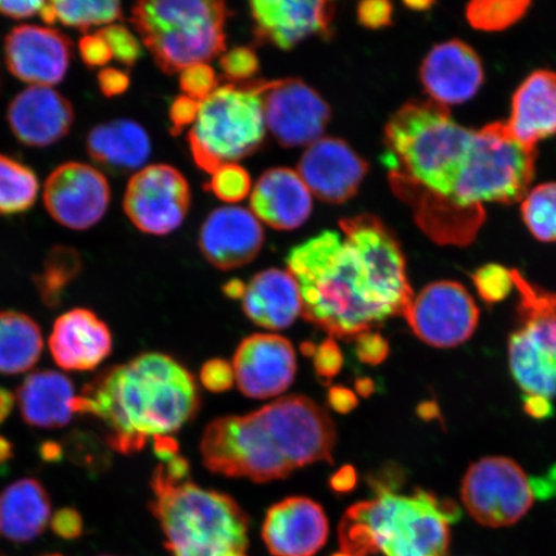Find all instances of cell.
I'll use <instances>...</instances> for the list:
<instances>
[{"label": "cell", "mask_w": 556, "mask_h": 556, "mask_svg": "<svg viewBox=\"0 0 556 556\" xmlns=\"http://www.w3.org/2000/svg\"><path fill=\"white\" fill-rule=\"evenodd\" d=\"M289 273L301 289L302 316L331 338L356 339L405 316L414 294L400 243L378 218L358 215L296 247Z\"/></svg>", "instance_id": "cell-1"}, {"label": "cell", "mask_w": 556, "mask_h": 556, "mask_svg": "<svg viewBox=\"0 0 556 556\" xmlns=\"http://www.w3.org/2000/svg\"><path fill=\"white\" fill-rule=\"evenodd\" d=\"M336 444V424L326 409L304 395H288L258 412L208 424L200 452L217 475L266 483L311 464L332 463Z\"/></svg>", "instance_id": "cell-2"}, {"label": "cell", "mask_w": 556, "mask_h": 556, "mask_svg": "<svg viewBox=\"0 0 556 556\" xmlns=\"http://www.w3.org/2000/svg\"><path fill=\"white\" fill-rule=\"evenodd\" d=\"M199 405L193 375L170 356L150 352L100 374L76 399L75 413L100 419L109 446L128 455L177 433Z\"/></svg>", "instance_id": "cell-3"}, {"label": "cell", "mask_w": 556, "mask_h": 556, "mask_svg": "<svg viewBox=\"0 0 556 556\" xmlns=\"http://www.w3.org/2000/svg\"><path fill=\"white\" fill-rule=\"evenodd\" d=\"M476 129L463 127L448 108L413 101L386 128L387 165L392 185L406 194H429L422 206L450 204L467 168ZM421 206V207H422Z\"/></svg>", "instance_id": "cell-4"}, {"label": "cell", "mask_w": 556, "mask_h": 556, "mask_svg": "<svg viewBox=\"0 0 556 556\" xmlns=\"http://www.w3.org/2000/svg\"><path fill=\"white\" fill-rule=\"evenodd\" d=\"M176 455L152 477L150 504L172 556H249V518L231 496L190 479Z\"/></svg>", "instance_id": "cell-5"}, {"label": "cell", "mask_w": 556, "mask_h": 556, "mask_svg": "<svg viewBox=\"0 0 556 556\" xmlns=\"http://www.w3.org/2000/svg\"><path fill=\"white\" fill-rule=\"evenodd\" d=\"M455 504L416 489L401 495L377 485V495L354 504L339 525V544L352 556H446Z\"/></svg>", "instance_id": "cell-6"}, {"label": "cell", "mask_w": 556, "mask_h": 556, "mask_svg": "<svg viewBox=\"0 0 556 556\" xmlns=\"http://www.w3.org/2000/svg\"><path fill=\"white\" fill-rule=\"evenodd\" d=\"M226 18V4L215 0H151L131 9V24L168 74L225 52Z\"/></svg>", "instance_id": "cell-7"}, {"label": "cell", "mask_w": 556, "mask_h": 556, "mask_svg": "<svg viewBox=\"0 0 556 556\" xmlns=\"http://www.w3.org/2000/svg\"><path fill=\"white\" fill-rule=\"evenodd\" d=\"M267 81L231 83L200 102L189 135L194 162L214 173L253 154L266 136L263 94Z\"/></svg>", "instance_id": "cell-8"}, {"label": "cell", "mask_w": 556, "mask_h": 556, "mask_svg": "<svg viewBox=\"0 0 556 556\" xmlns=\"http://www.w3.org/2000/svg\"><path fill=\"white\" fill-rule=\"evenodd\" d=\"M536 170V149L514 138L505 123L476 129L470 156L451 205L475 213L486 203L514 204L523 200Z\"/></svg>", "instance_id": "cell-9"}, {"label": "cell", "mask_w": 556, "mask_h": 556, "mask_svg": "<svg viewBox=\"0 0 556 556\" xmlns=\"http://www.w3.org/2000/svg\"><path fill=\"white\" fill-rule=\"evenodd\" d=\"M533 486L520 465L491 456L471 465L464 477L462 498L477 523L504 528L518 523L534 503Z\"/></svg>", "instance_id": "cell-10"}, {"label": "cell", "mask_w": 556, "mask_h": 556, "mask_svg": "<svg viewBox=\"0 0 556 556\" xmlns=\"http://www.w3.org/2000/svg\"><path fill=\"white\" fill-rule=\"evenodd\" d=\"M190 201V186L182 173L170 165H150L130 178L124 212L139 231L164 236L182 225Z\"/></svg>", "instance_id": "cell-11"}, {"label": "cell", "mask_w": 556, "mask_h": 556, "mask_svg": "<svg viewBox=\"0 0 556 556\" xmlns=\"http://www.w3.org/2000/svg\"><path fill=\"white\" fill-rule=\"evenodd\" d=\"M403 317L421 342L448 350L472 337L479 323V309L462 283L437 281L414 296Z\"/></svg>", "instance_id": "cell-12"}, {"label": "cell", "mask_w": 556, "mask_h": 556, "mask_svg": "<svg viewBox=\"0 0 556 556\" xmlns=\"http://www.w3.org/2000/svg\"><path fill=\"white\" fill-rule=\"evenodd\" d=\"M111 199L109 180L92 165L61 164L48 177L43 200L47 212L74 231L92 228L106 214Z\"/></svg>", "instance_id": "cell-13"}, {"label": "cell", "mask_w": 556, "mask_h": 556, "mask_svg": "<svg viewBox=\"0 0 556 556\" xmlns=\"http://www.w3.org/2000/svg\"><path fill=\"white\" fill-rule=\"evenodd\" d=\"M263 106L267 128L285 148L315 143L330 121L329 104L298 79L267 81Z\"/></svg>", "instance_id": "cell-14"}, {"label": "cell", "mask_w": 556, "mask_h": 556, "mask_svg": "<svg viewBox=\"0 0 556 556\" xmlns=\"http://www.w3.org/2000/svg\"><path fill=\"white\" fill-rule=\"evenodd\" d=\"M72 55V41L51 27L21 25L4 41L7 67L30 87L59 85L65 79Z\"/></svg>", "instance_id": "cell-15"}, {"label": "cell", "mask_w": 556, "mask_h": 556, "mask_svg": "<svg viewBox=\"0 0 556 556\" xmlns=\"http://www.w3.org/2000/svg\"><path fill=\"white\" fill-rule=\"evenodd\" d=\"M235 380L250 399L266 400L281 394L295 379L293 344L275 333H254L243 339L233 357Z\"/></svg>", "instance_id": "cell-16"}, {"label": "cell", "mask_w": 556, "mask_h": 556, "mask_svg": "<svg viewBox=\"0 0 556 556\" xmlns=\"http://www.w3.org/2000/svg\"><path fill=\"white\" fill-rule=\"evenodd\" d=\"M329 530L321 505L294 496L269 507L262 538L273 556H315L328 542Z\"/></svg>", "instance_id": "cell-17"}, {"label": "cell", "mask_w": 556, "mask_h": 556, "mask_svg": "<svg viewBox=\"0 0 556 556\" xmlns=\"http://www.w3.org/2000/svg\"><path fill=\"white\" fill-rule=\"evenodd\" d=\"M367 170L365 160L338 138H321L308 146L298 165L311 193L332 204L354 197Z\"/></svg>", "instance_id": "cell-18"}, {"label": "cell", "mask_w": 556, "mask_h": 556, "mask_svg": "<svg viewBox=\"0 0 556 556\" xmlns=\"http://www.w3.org/2000/svg\"><path fill=\"white\" fill-rule=\"evenodd\" d=\"M420 78L429 100L448 108L472 99L482 87L481 59L462 40L437 45L424 59Z\"/></svg>", "instance_id": "cell-19"}, {"label": "cell", "mask_w": 556, "mask_h": 556, "mask_svg": "<svg viewBox=\"0 0 556 556\" xmlns=\"http://www.w3.org/2000/svg\"><path fill=\"white\" fill-rule=\"evenodd\" d=\"M74 109L52 87H29L20 92L7 110L13 136L29 148H48L68 135Z\"/></svg>", "instance_id": "cell-20"}, {"label": "cell", "mask_w": 556, "mask_h": 556, "mask_svg": "<svg viewBox=\"0 0 556 556\" xmlns=\"http://www.w3.org/2000/svg\"><path fill=\"white\" fill-rule=\"evenodd\" d=\"M264 232L252 211L224 206L208 215L201 227L199 245L214 267L229 270L245 266L261 252Z\"/></svg>", "instance_id": "cell-21"}, {"label": "cell", "mask_w": 556, "mask_h": 556, "mask_svg": "<svg viewBox=\"0 0 556 556\" xmlns=\"http://www.w3.org/2000/svg\"><path fill=\"white\" fill-rule=\"evenodd\" d=\"M519 294L518 329L509 339V356L556 364V294L511 269Z\"/></svg>", "instance_id": "cell-22"}, {"label": "cell", "mask_w": 556, "mask_h": 556, "mask_svg": "<svg viewBox=\"0 0 556 556\" xmlns=\"http://www.w3.org/2000/svg\"><path fill=\"white\" fill-rule=\"evenodd\" d=\"M48 345L62 370L92 371L113 352V333L94 312L75 308L55 319Z\"/></svg>", "instance_id": "cell-23"}, {"label": "cell", "mask_w": 556, "mask_h": 556, "mask_svg": "<svg viewBox=\"0 0 556 556\" xmlns=\"http://www.w3.org/2000/svg\"><path fill=\"white\" fill-rule=\"evenodd\" d=\"M250 10L256 37L281 50H290L313 35L329 34L333 15L332 3L323 0H255Z\"/></svg>", "instance_id": "cell-24"}, {"label": "cell", "mask_w": 556, "mask_h": 556, "mask_svg": "<svg viewBox=\"0 0 556 556\" xmlns=\"http://www.w3.org/2000/svg\"><path fill=\"white\" fill-rule=\"evenodd\" d=\"M252 213L281 231L301 227L312 213V193L298 172L275 168L263 174L250 194Z\"/></svg>", "instance_id": "cell-25"}, {"label": "cell", "mask_w": 556, "mask_h": 556, "mask_svg": "<svg viewBox=\"0 0 556 556\" xmlns=\"http://www.w3.org/2000/svg\"><path fill=\"white\" fill-rule=\"evenodd\" d=\"M505 124L511 136L530 149L556 136V73L539 70L527 76L513 96Z\"/></svg>", "instance_id": "cell-26"}, {"label": "cell", "mask_w": 556, "mask_h": 556, "mask_svg": "<svg viewBox=\"0 0 556 556\" xmlns=\"http://www.w3.org/2000/svg\"><path fill=\"white\" fill-rule=\"evenodd\" d=\"M242 308L255 325L283 330L302 315L301 289L289 270L270 268L255 275L247 285Z\"/></svg>", "instance_id": "cell-27"}, {"label": "cell", "mask_w": 556, "mask_h": 556, "mask_svg": "<svg viewBox=\"0 0 556 556\" xmlns=\"http://www.w3.org/2000/svg\"><path fill=\"white\" fill-rule=\"evenodd\" d=\"M76 399L72 380L53 370L30 374L16 394L24 421L43 429L66 427L76 414Z\"/></svg>", "instance_id": "cell-28"}, {"label": "cell", "mask_w": 556, "mask_h": 556, "mask_svg": "<svg viewBox=\"0 0 556 556\" xmlns=\"http://www.w3.org/2000/svg\"><path fill=\"white\" fill-rule=\"evenodd\" d=\"M87 150L96 163L111 172H138L151 155V141L142 125L116 119L89 131Z\"/></svg>", "instance_id": "cell-29"}, {"label": "cell", "mask_w": 556, "mask_h": 556, "mask_svg": "<svg viewBox=\"0 0 556 556\" xmlns=\"http://www.w3.org/2000/svg\"><path fill=\"white\" fill-rule=\"evenodd\" d=\"M51 520V500L37 479L12 483L0 496V533L15 542H29L46 530Z\"/></svg>", "instance_id": "cell-30"}, {"label": "cell", "mask_w": 556, "mask_h": 556, "mask_svg": "<svg viewBox=\"0 0 556 556\" xmlns=\"http://www.w3.org/2000/svg\"><path fill=\"white\" fill-rule=\"evenodd\" d=\"M43 350V336L31 317L16 311L0 312V374L31 370Z\"/></svg>", "instance_id": "cell-31"}, {"label": "cell", "mask_w": 556, "mask_h": 556, "mask_svg": "<svg viewBox=\"0 0 556 556\" xmlns=\"http://www.w3.org/2000/svg\"><path fill=\"white\" fill-rule=\"evenodd\" d=\"M122 4L115 0H81V2H46L40 17L52 25L60 23L80 31L114 25L122 18Z\"/></svg>", "instance_id": "cell-32"}, {"label": "cell", "mask_w": 556, "mask_h": 556, "mask_svg": "<svg viewBox=\"0 0 556 556\" xmlns=\"http://www.w3.org/2000/svg\"><path fill=\"white\" fill-rule=\"evenodd\" d=\"M39 194V180L29 166L0 154V214L29 211Z\"/></svg>", "instance_id": "cell-33"}, {"label": "cell", "mask_w": 556, "mask_h": 556, "mask_svg": "<svg viewBox=\"0 0 556 556\" xmlns=\"http://www.w3.org/2000/svg\"><path fill=\"white\" fill-rule=\"evenodd\" d=\"M81 268V258L73 248L58 247L47 256L43 270L37 277V288L41 299L50 307L61 302L62 293Z\"/></svg>", "instance_id": "cell-34"}, {"label": "cell", "mask_w": 556, "mask_h": 556, "mask_svg": "<svg viewBox=\"0 0 556 556\" xmlns=\"http://www.w3.org/2000/svg\"><path fill=\"white\" fill-rule=\"evenodd\" d=\"M520 212L534 239L556 242V182L542 184L528 191Z\"/></svg>", "instance_id": "cell-35"}, {"label": "cell", "mask_w": 556, "mask_h": 556, "mask_svg": "<svg viewBox=\"0 0 556 556\" xmlns=\"http://www.w3.org/2000/svg\"><path fill=\"white\" fill-rule=\"evenodd\" d=\"M530 7L527 0H475L465 16L477 30L503 31L523 18Z\"/></svg>", "instance_id": "cell-36"}, {"label": "cell", "mask_w": 556, "mask_h": 556, "mask_svg": "<svg viewBox=\"0 0 556 556\" xmlns=\"http://www.w3.org/2000/svg\"><path fill=\"white\" fill-rule=\"evenodd\" d=\"M211 190L215 197L226 203L235 204L252 192V180L249 173L238 164L220 166L213 173Z\"/></svg>", "instance_id": "cell-37"}, {"label": "cell", "mask_w": 556, "mask_h": 556, "mask_svg": "<svg viewBox=\"0 0 556 556\" xmlns=\"http://www.w3.org/2000/svg\"><path fill=\"white\" fill-rule=\"evenodd\" d=\"M472 282L479 296L485 303L495 304L503 302L510 295L514 288L511 269H507L500 264H485L477 269L472 276Z\"/></svg>", "instance_id": "cell-38"}, {"label": "cell", "mask_w": 556, "mask_h": 556, "mask_svg": "<svg viewBox=\"0 0 556 556\" xmlns=\"http://www.w3.org/2000/svg\"><path fill=\"white\" fill-rule=\"evenodd\" d=\"M106 40L113 59L124 66H134L141 59L142 47L135 34L122 25H110L99 31Z\"/></svg>", "instance_id": "cell-39"}, {"label": "cell", "mask_w": 556, "mask_h": 556, "mask_svg": "<svg viewBox=\"0 0 556 556\" xmlns=\"http://www.w3.org/2000/svg\"><path fill=\"white\" fill-rule=\"evenodd\" d=\"M179 83L185 96L198 102H203L218 88L217 75L207 64H198L185 68L180 73Z\"/></svg>", "instance_id": "cell-40"}, {"label": "cell", "mask_w": 556, "mask_h": 556, "mask_svg": "<svg viewBox=\"0 0 556 556\" xmlns=\"http://www.w3.org/2000/svg\"><path fill=\"white\" fill-rule=\"evenodd\" d=\"M220 66L224 68L228 79L233 83H243L258 72L260 62L256 54L249 48H235L228 51L220 59Z\"/></svg>", "instance_id": "cell-41"}, {"label": "cell", "mask_w": 556, "mask_h": 556, "mask_svg": "<svg viewBox=\"0 0 556 556\" xmlns=\"http://www.w3.org/2000/svg\"><path fill=\"white\" fill-rule=\"evenodd\" d=\"M200 380L201 384L208 392H227L236 382L232 364L227 363L225 359L207 361L203 368H201Z\"/></svg>", "instance_id": "cell-42"}, {"label": "cell", "mask_w": 556, "mask_h": 556, "mask_svg": "<svg viewBox=\"0 0 556 556\" xmlns=\"http://www.w3.org/2000/svg\"><path fill=\"white\" fill-rule=\"evenodd\" d=\"M315 356V370L324 382L330 381L342 370L343 354L336 340H325L313 354Z\"/></svg>", "instance_id": "cell-43"}, {"label": "cell", "mask_w": 556, "mask_h": 556, "mask_svg": "<svg viewBox=\"0 0 556 556\" xmlns=\"http://www.w3.org/2000/svg\"><path fill=\"white\" fill-rule=\"evenodd\" d=\"M79 52L83 62L92 68L106 66L111 60H114L106 40L99 31L87 34L80 39Z\"/></svg>", "instance_id": "cell-44"}, {"label": "cell", "mask_w": 556, "mask_h": 556, "mask_svg": "<svg viewBox=\"0 0 556 556\" xmlns=\"http://www.w3.org/2000/svg\"><path fill=\"white\" fill-rule=\"evenodd\" d=\"M356 354L359 361L368 365H379L389 353V344L378 332L367 331L356 339Z\"/></svg>", "instance_id": "cell-45"}, {"label": "cell", "mask_w": 556, "mask_h": 556, "mask_svg": "<svg viewBox=\"0 0 556 556\" xmlns=\"http://www.w3.org/2000/svg\"><path fill=\"white\" fill-rule=\"evenodd\" d=\"M393 7L386 0H370L358 5L359 23L368 29H380L392 23Z\"/></svg>", "instance_id": "cell-46"}, {"label": "cell", "mask_w": 556, "mask_h": 556, "mask_svg": "<svg viewBox=\"0 0 556 556\" xmlns=\"http://www.w3.org/2000/svg\"><path fill=\"white\" fill-rule=\"evenodd\" d=\"M200 102L187 96H179L170 108V122L173 135H179L187 125H193L199 114Z\"/></svg>", "instance_id": "cell-47"}, {"label": "cell", "mask_w": 556, "mask_h": 556, "mask_svg": "<svg viewBox=\"0 0 556 556\" xmlns=\"http://www.w3.org/2000/svg\"><path fill=\"white\" fill-rule=\"evenodd\" d=\"M52 530L58 536L65 540L78 539L83 533V519L78 511L65 507L55 511L51 518Z\"/></svg>", "instance_id": "cell-48"}, {"label": "cell", "mask_w": 556, "mask_h": 556, "mask_svg": "<svg viewBox=\"0 0 556 556\" xmlns=\"http://www.w3.org/2000/svg\"><path fill=\"white\" fill-rule=\"evenodd\" d=\"M129 85V75L123 70L106 67L99 74V86L102 94L106 97H116L127 92Z\"/></svg>", "instance_id": "cell-49"}, {"label": "cell", "mask_w": 556, "mask_h": 556, "mask_svg": "<svg viewBox=\"0 0 556 556\" xmlns=\"http://www.w3.org/2000/svg\"><path fill=\"white\" fill-rule=\"evenodd\" d=\"M46 2H0V15L12 20H27L40 15Z\"/></svg>", "instance_id": "cell-50"}, {"label": "cell", "mask_w": 556, "mask_h": 556, "mask_svg": "<svg viewBox=\"0 0 556 556\" xmlns=\"http://www.w3.org/2000/svg\"><path fill=\"white\" fill-rule=\"evenodd\" d=\"M329 403L333 412L340 414L351 413L358 405L357 395L351 389L344 387H333L330 389Z\"/></svg>", "instance_id": "cell-51"}, {"label": "cell", "mask_w": 556, "mask_h": 556, "mask_svg": "<svg viewBox=\"0 0 556 556\" xmlns=\"http://www.w3.org/2000/svg\"><path fill=\"white\" fill-rule=\"evenodd\" d=\"M523 401L526 413L534 419H545L553 414L551 400L540 397V395H525Z\"/></svg>", "instance_id": "cell-52"}, {"label": "cell", "mask_w": 556, "mask_h": 556, "mask_svg": "<svg viewBox=\"0 0 556 556\" xmlns=\"http://www.w3.org/2000/svg\"><path fill=\"white\" fill-rule=\"evenodd\" d=\"M356 485V471L351 467L339 470L331 479V486L337 492H350Z\"/></svg>", "instance_id": "cell-53"}, {"label": "cell", "mask_w": 556, "mask_h": 556, "mask_svg": "<svg viewBox=\"0 0 556 556\" xmlns=\"http://www.w3.org/2000/svg\"><path fill=\"white\" fill-rule=\"evenodd\" d=\"M16 397L9 389L0 388V424H3L12 413L15 406Z\"/></svg>", "instance_id": "cell-54"}, {"label": "cell", "mask_w": 556, "mask_h": 556, "mask_svg": "<svg viewBox=\"0 0 556 556\" xmlns=\"http://www.w3.org/2000/svg\"><path fill=\"white\" fill-rule=\"evenodd\" d=\"M225 294L231 299H242L245 295L247 285L240 280L229 281L225 287Z\"/></svg>", "instance_id": "cell-55"}, {"label": "cell", "mask_w": 556, "mask_h": 556, "mask_svg": "<svg viewBox=\"0 0 556 556\" xmlns=\"http://www.w3.org/2000/svg\"><path fill=\"white\" fill-rule=\"evenodd\" d=\"M62 455V448L59 444L55 443H46L43 447H41V457L46 458L48 462H55Z\"/></svg>", "instance_id": "cell-56"}, {"label": "cell", "mask_w": 556, "mask_h": 556, "mask_svg": "<svg viewBox=\"0 0 556 556\" xmlns=\"http://www.w3.org/2000/svg\"><path fill=\"white\" fill-rule=\"evenodd\" d=\"M13 450L12 443L0 435V465L7 463L12 457Z\"/></svg>", "instance_id": "cell-57"}, {"label": "cell", "mask_w": 556, "mask_h": 556, "mask_svg": "<svg viewBox=\"0 0 556 556\" xmlns=\"http://www.w3.org/2000/svg\"><path fill=\"white\" fill-rule=\"evenodd\" d=\"M356 388H357V392L361 395H364V397H367V395L371 394L374 391V382L370 379L358 380Z\"/></svg>", "instance_id": "cell-58"}, {"label": "cell", "mask_w": 556, "mask_h": 556, "mask_svg": "<svg viewBox=\"0 0 556 556\" xmlns=\"http://www.w3.org/2000/svg\"><path fill=\"white\" fill-rule=\"evenodd\" d=\"M432 2H406L409 10L413 11H426L429 7H432Z\"/></svg>", "instance_id": "cell-59"}, {"label": "cell", "mask_w": 556, "mask_h": 556, "mask_svg": "<svg viewBox=\"0 0 556 556\" xmlns=\"http://www.w3.org/2000/svg\"><path fill=\"white\" fill-rule=\"evenodd\" d=\"M331 556H352V555L343 553V552H339L337 554H332Z\"/></svg>", "instance_id": "cell-60"}, {"label": "cell", "mask_w": 556, "mask_h": 556, "mask_svg": "<svg viewBox=\"0 0 556 556\" xmlns=\"http://www.w3.org/2000/svg\"><path fill=\"white\" fill-rule=\"evenodd\" d=\"M50 556H61V555H50Z\"/></svg>", "instance_id": "cell-61"}, {"label": "cell", "mask_w": 556, "mask_h": 556, "mask_svg": "<svg viewBox=\"0 0 556 556\" xmlns=\"http://www.w3.org/2000/svg\"><path fill=\"white\" fill-rule=\"evenodd\" d=\"M0 556H2V555H0Z\"/></svg>", "instance_id": "cell-62"}]
</instances>
